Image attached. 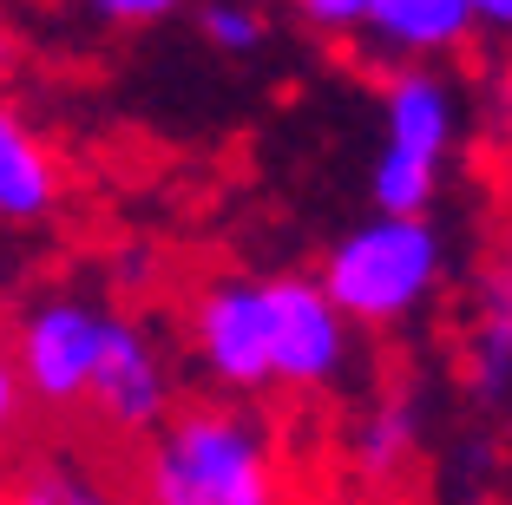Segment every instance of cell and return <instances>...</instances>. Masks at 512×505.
Returning a JSON list of instances; mask_svg holds the SVG:
<instances>
[{
	"label": "cell",
	"mask_w": 512,
	"mask_h": 505,
	"mask_svg": "<svg viewBox=\"0 0 512 505\" xmlns=\"http://www.w3.org/2000/svg\"><path fill=\"white\" fill-rule=\"evenodd\" d=\"M0 505H112V499L92 486V479H73L66 466L33 460V466H20V473L0 486Z\"/></svg>",
	"instance_id": "12"
},
{
	"label": "cell",
	"mask_w": 512,
	"mask_h": 505,
	"mask_svg": "<svg viewBox=\"0 0 512 505\" xmlns=\"http://www.w3.org/2000/svg\"><path fill=\"white\" fill-rule=\"evenodd\" d=\"M20 446H27V374H20V348L0 335V466H14Z\"/></svg>",
	"instance_id": "13"
},
{
	"label": "cell",
	"mask_w": 512,
	"mask_h": 505,
	"mask_svg": "<svg viewBox=\"0 0 512 505\" xmlns=\"http://www.w3.org/2000/svg\"><path fill=\"white\" fill-rule=\"evenodd\" d=\"M276 315V381L283 387H329L348 361V315L329 302V289L309 276L270 283Z\"/></svg>",
	"instance_id": "5"
},
{
	"label": "cell",
	"mask_w": 512,
	"mask_h": 505,
	"mask_svg": "<svg viewBox=\"0 0 512 505\" xmlns=\"http://www.w3.org/2000/svg\"><path fill=\"white\" fill-rule=\"evenodd\" d=\"M362 27L394 53H453L480 20L467 0H368Z\"/></svg>",
	"instance_id": "8"
},
{
	"label": "cell",
	"mask_w": 512,
	"mask_h": 505,
	"mask_svg": "<svg viewBox=\"0 0 512 505\" xmlns=\"http://www.w3.org/2000/svg\"><path fill=\"white\" fill-rule=\"evenodd\" d=\"M197 348L230 387H270L276 381V315L270 283H217L197 302Z\"/></svg>",
	"instance_id": "4"
},
{
	"label": "cell",
	"mask_w": 512,
	"mask_h": 505,
	"mask_svg": "<svg viewBox=\"0 0 512 505\" xmlns=\"http://www.w3.org/2000/svg\"><path fill=\"white\" fill-rule=\"evenodd\" d=\"M440 269H447V243L427 217H375L329 250L322 289L348 322L394 328L440 289Z\"/></svg>",
	"instance_id": "2"
},
{
	"label": "cell",
	"mask_w": 512,
	"mask_h": 505,
	"mask_svg": "<svg viewBox=\"0 0 512 505\" xmlns=\"http://www.w3.org/2000/svg\"><path fill=\"white\" fill-rule=\"evenodd\" d=\"M296 7L316 20V27H329V33L362 27V20H368V0H296Z\"/></svg>",
	"instance_id": "16"
},
{
	"label": "cell",
	"mask_w": 512,
	"mask_h": 505,
	"mask_svg": "<svg viewBox=\"0 0 512 505\" xmlns=\"http://www.w3.org/2000/svg\"><path fill=\"white\" fill-rule=\"evenodd\" d=\"M7 53H14V46H7V33H0V73H7Z\"/></svg>",
	"instance_id": "19"
},
{
	"label": "cell",
	"mask_w": 512,
	"mask_h": 505,
	"mask_svg": "<svg viewBox=\"0 0 512 505\" xmlns=\"http://www.w3.org/2000/svg\"><path fill=\"white\" fill-rule=\"evenodd\" d=\"M414 440H421V414H414V401H381L375 414L355 427V473L368 479V486H388V479H401L407 466H414Z\"/></svg>",
	"instance_id": "9"
},
{
	"label": "cell",
	"mask_w": 512,
	"mask_h": 505,
	"mask_svg": "<svg viewBox=\"0 0 512 505\" xmlns=\"http://www.w3.org/2000/svg\"><path fill=\"white\" fill-rule=\"evenodd\" d=\"M86 407H92V427H106V433H145L158 420V407H165L158 361L125 322H106V335H99V368H92Z\"/></svg>",
	"instance_id": "7"
},
{
	"label": "cell",
	"mask_w": 512,
	"mask_h": 505,
	"mask_svg": "<svg viewBox=\"0 0 512 505\" xmlns=\"http://www.w3.org/2000/svg\"><path fill=\"white\" fill-rule=\"evenodd\" d=\"M99 335H106V322L86 309H73V302H53V309H40L27 328L14 335L20 348V374H27L33 401L40 407H79L92 387V368H99Z\"/></svg>",
	"instance_id": "6"
},
{
	"label": "cell",
	"mask_w": 512,
	"mask_h": 505,
	"mask_svg": "<svg viewBox=\"0 0 512 505\" xmlns=\"http://www.w3.org/2000/svg\"><path fill=\"white\" fill-rule=\"evenodd\" d=\"M480 27H512V0H467Z\"/></svg>",
	"instance_id": "18"
},
{
	"label": "cell",
	"mask_w": 512,
	"mask_h": 505,
	"mask_svg": "<svg viewBox=\"0 0 512 505\" xmlns=\"http://www.w3.org/2000/svg\"><path fill=\"white\" fill-rule=\"evenodd\" d=\"M53 204V164L46 151L0 112V210L7 217H40Z\"/></svg>",
	"instance_id": "10"
},
{
	"label": "cell",
	"mask_w": 512,
	"mask_h": 505,
	"mask_svg": "<svg viewBox=\"0 0 512 505\" xmlns=\"http://www.w3.org/2000/svg\"><path fill=\"white\" fill-rule=\"evenodd\" d=\"M453 145V92L434 73L388 79V145L375 158V204L381 217H427L440 191V164Z\"/></svg>",
	"instance_id": "3"
},
{
	"label": "cell",
	"mask_w": 512,
	"mask_h": 505,
	"mask_svg": "<svg viewBox=\"0 0 512 505\" xmlns=\"http://www.w3.org/2000/svg\"><path fill=\"white\" fill-rule=\"evenodd\" d=\"M480 309L512 315V230L493 243V263H486V302H480Z\"/></svg>",
	"instance_id": "15"
},
{
	"label": "cell",
	"mask_w": 512,
	"mask_h": 505,
	"mask_svg": "<svg viewBox=\"0 0 512 505\" xmlns=\"http://www.w3.org/2000/svg\"><path fill=\"white\" fill-rule=\"evenodd\" d=\"M151 505H283L270 440L237 407H184L151 446Z\"/></svg>",
	"instance_id": "1"
},
{
	"label": "cell",
	"mask_w": 512,
	"mask_h": 505,
	"mask_svg": "<svg viewBox=\"0 0 512 505\" xmlns=\"http://www.w3.org/2000/svg\"><path fill=\"white\" fill-rule=\"evenodd\" d=\"M467 394L480 407H499L512 394V315L480 309L467 335Z\"/></svg>",
	"instance_id": "11"
},
{
	"label": "cell",
	"mask_w": 512,
	"mask_h": 505,
	"mask_svg": "<svg viewBox=\"0 0 512 505\" xmlns=\"http://www.w3.org/2000/svg\"><path fill=\"white\" fill-rule=\"evenodd\" d=\"M99 14H112V20H151V14H171L178 0H92Z\"/></svg>",
	"instance_id": "17"
},
{
	"label": "cell",
	"mask_w": 512,
	"mask_h": 505,
	"mask_svg": "<svg viewBox=\"0 0 512 505\" xmlns=\"http://www.w3.org/2000/svg\"><path fill=\"white\" fill-rule=\"evenodd\" d=\"M204 33H211L217 46H230V53H250V46L263 40V20L243 14V7H211V14H204Z\"/></svg>",
	"instance_id": "14"
}]
</instances>
